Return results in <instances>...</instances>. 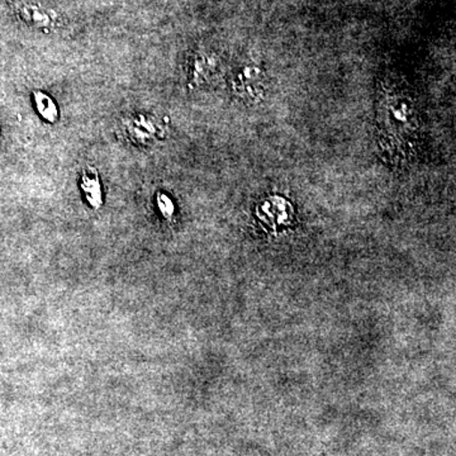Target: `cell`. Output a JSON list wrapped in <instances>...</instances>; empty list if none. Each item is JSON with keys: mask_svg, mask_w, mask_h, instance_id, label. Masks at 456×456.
Wrapping results in <instances>:
<instances>
[{"mask_svg": "<svg viewBox=\"0 0 456 456\" xmlns=\"http://www.w3.org/2000/svg\"><path fill=\"white\" fill-rule=\"evenodd\" d=\"M123 134L132 145L147 146L165 136L164 123L146 113H134L123 118Z\"/></svg>", "mask_w": 456, "mask_h": 456, "instance_id": "cell-2", "label": "cell"}, {"mask_svg": "<svg viewBox=\"0 0 456 456\" xmlns=\"http://www.w3.org/2000/svg\"><path fill=\"white\" fill-rule=\"evenodd\" d=\"M33 103L36 110L40 114L42 119L49 123H55L59 119V108L53 98L41 90H35L32 93Z\"/></svg>", "mask_w": 456, "mask_h": 456, "instance_id": "cell-5", "label": "cell"}, {"mask_svg": "<svg viewBox=\"0 0 456 456\" xmlns=\"http://www.w3.org/2000/svg\"><path fill=\"white\" fill-rule=\"evenodd\" d=\"M11 7L22 18L26 23L33 27H40V28H47L55 25L53 17L46 11L41 8V5L36 4L31 0H8Z\"/></svg>", "mask_w": 456, "mask_h": 456, "instance_id": "cell-3", "label": "cell"}, {"mask_svg": "<svg viewBox=\"0 0 456 456\" xmlns=\"http://www.w3.org/2000/svg\"><path fill=\"white\" fill-rule=\"evenodd\" d=\"M378 98L379 146L392 163H407L416 155L422 119L416 99L399 82L380 83Z\"/></svg>", "mask_w": 456, "mask_h": 456, "instance_id": "cell-1", "label": "cell"}, {"mask_svg": "<svg viewBox=\"0 0 456 456\" xmlns=\"http://www.w3.org/2000/svg\"><path fill=\"white\" fill-rule=\"evenodd\" d=\"M80 189H82L86 203L95 211L101 209V207L103 206V191H102L101 178H99V173L95 167H88L83 170L82 176H80Z\"/></svg>", "mask_w": 456, "mask_h": 456, "instance_id": "cell-4", "label": "cell"}, {"mask_svg": "<svg viewBox=\"0 0 456 456\" xmlns=\"http://www.w3.org/2000/svg\"><path fill=\"white\" fill-rule=\"evenodd\" d=\"M156 206H158L159 211L165 220L173 221L174 213H175V207H174L173 200H170L169 196L165 193L156 194Z\"/></svg>", "mask_w": 456, "mask_h": 456, "instance_id": "cell-6", "label": "cell"}]
</instances>
